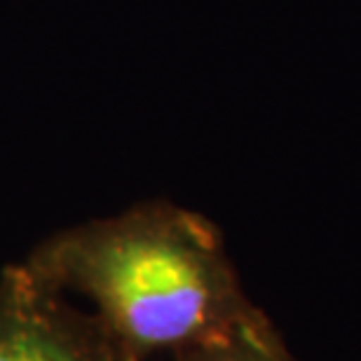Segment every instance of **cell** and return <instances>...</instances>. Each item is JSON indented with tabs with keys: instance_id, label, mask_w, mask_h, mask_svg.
Here are the masks:
<instances>
[{
	"instance_id": "cell-1",
	"label": "cell",
	"mask_w": 361,
	"mask_h": 361,
	"mask_svg": "<svg viewBox=\"0 0 361 361\" xmlns=\"http://www.w3.org/2000/svg\"><path fill=\"white\" fill-rule=\"evenodd\" d=\"M21 265L87 302L136 361L176 355L265 314L244 291L219 228L171 202H143L66 228Z\"/></svg>"
},
{
	"instance_id": "cell-2",
	"label": "cell",
	"mask_w": 361,
	"mask_h": 361,
	"mask_svg": "<svg viewBox=\"0 0 361 361\" xmlns=\"http://www.w3.org/2000/svg\"><path fill=\"white\" fill-rule=\"evenodd\" d=\"M0 361H136L87 307L24 265L0 274Z\"/></svg>"
},
{
	"instance_id": "cell-3",
	"label": "cell",
	"mask_w": 361,
	"mask_h": 361,
	"mask_svg": "<svg viewBox=\"0 0 361 361\" xmlns=\"http://www.w3.org/2000/svg\"><path fill=\"white\" fill-rule=\"evenodd\" d=\"M171 361H295L268 314L233 334L171 355Z\"/></svg>"
}]
</instances>
